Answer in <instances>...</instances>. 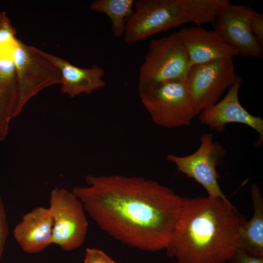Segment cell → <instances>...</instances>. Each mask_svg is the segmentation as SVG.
I'll return each mask as SVG.
<instances>
[{"label": "cell", "mask_w": 263, "mask_h": 263, "mask_svg": "<svg viewBox=\"0 0 263 263\" xmlns=\"http://www.w3.org/2000/svg\"><path fill=\"white\" fill-rule=\"evenodd\" d=\"M254 206L251 219L242 222L237 234V246L254 256H263V199L257 185L251 186Z\"/></svg>", "instance_id": "2e32d148"}, {"label": "cell", "mask_w": 263, "mask_h": 263, "mask_svg": "<svg viewBox=\"0 0 263 263\" xmlns=\"http://www.w3.org/2000/svg\"><path fill=\"white\" fill-rule=\"evenodd\" d=\"M49 208L53 220L52 244L65 251L81 246L88 223L80 200L72 191L56 187L50 193Z\"/></svg>", "instance_id": "ba28073f"}, {"label": "cell", "mask_w": 263, "mask_h": 263, "mask_svg": "<svg viewBox=\"0 0 263 263\" xmlns=\"http://www.w3.org/2000/svg\"><path fill=\"white\" fill-rule=\"evenodd\" d=\"M190 67L188 53L178 31L152 39L139 69V93L163 83L185 80Z\"/></svg>", "instance_id": "277c9868"}, {"label": "cell", "mask_w": 263, "mask_h": 263, "mask_svg": "<svg viewBox=\"0 0 263 263\" xmlns=\"http://www.w3.org/2000/svg\"><path fill=\"white\" fill-rule=\"evenodd\" d=\"M199 148L193 153L184 156L172 154L167 159L176 166L179 171L201 185L210 197H220L228 201L219 183L216 168L222 163L226 150L215 142L212 133H205L200 138Z\"/></svg>", "instance_id": "9c48e42d"}, {"label": "cell", "mask_w": 263, "mask_h": 263, "mask_svg": "<svg viewBox=\"0 0 263 263\" xmlns=\"http://www.w3.org/2000/svg\"><path fill=\"white\" fill-rule=\"evenodd\" d=\"M245 218L229 200L220 197H183L176 230L165 249L176 263H225L237 247Z\"/></svg>", "instance_id": "7a4b0ae2"}, {"label": "cell", "mask_w": 263, "mask_h": 263, "mask_svg": "<svg viewBox=\"0 0 263 263\" xmlns=\"http://www.w3.org/2000/svg\"><path fill=\"white\" fill-rule=\"evenodd\" d=\"M178 33L187 50L190 66L214 59H233L239 55L214 30L196 25L183 27Z\"/></svg>", "instance_id": "7c38bea8"}, {"label": "cell", "mask_w": 263, "mask_h": 263, "mask_svg": "<svg viewBox=\"0 0 263 263\" xmlns=\"http://www.w3.org/2000/svg\"><path fill=\"white\" fill-rule=\"evenodd\" d=\"M139 93L142 104L158 126L169 129L187 126L195 117L185 80L163 83Z\"/></svg>", "instance_id": "8992f818"}, {"label": "cell", "mask_w": 263, "mask_h": 263, "mask_svg": "<svg viewBox=\"0 0 263 263\" xmlns=\"http://www.w3.org/2000/svg\"><path fill=\"white\" fill-rule=\"evenodd\" d=\"M229 262L231 263H263V256H252L243 249L237 247Z\"/></svg>", "instance_id": "7402d4cb"}, {"label": "cell", "mask_w": 263, "mask_h": 263, "mask_svg": "<svg viewBox=\"0 0 263 263\" xmlns=\"http://www.w3.org/2000/svg\"><path fill=\"white\" fill-rule=\"evenodd\" d=\"M3 48H2V49L0 48V53H1V51L3 50Z\"/></svg>", "instance_id": "603a6c76"}, {"label": "cell", "mask_w": 263, "mask_h": 263, "mask_svg": "<svg viewBox=\"0 0 263 263\" xmlns=\"http://www.w3.org/2000/svg\"><path fill=\"white\" fill-rule=\"evenodd\" d=\"M250 30L257 42L263 48V14L256 13L250 21Z\"/></svg>", "instance_id": "ffe728a7"}, {"label": "cell", "mask_w": 263, "mask_h": 263, "mask_svg": "<svg viewBox=\"0 0 263 263\" xmlns=\"http://www.w3.org/2000/svg\"><path fill=\"white\" fill-rule=\"evenodd\" d=\"M20 113L19 85L9 46L0 54V141L6 139L11 120Z\"/></svg>", "instance_id": "9a60e30c"}, {"label": "cell", "mask_w": 263, "mask_h": 263, "mask_svg": "<svg viewBox=\"0 0 263 263\" xmlns=\"http://www.w3.org/2000/svg\"><path fill=\"white\" fill-rule=\"evenodd\" d=\"M35 51L54 64L60 72L61 92L72 97L82 94H90L94 91L104 87L105 72L94 65L89 68L76 66L67 60L34 47Z\"/></svg>", "instance_id": "4fadbf2b"}, {"label": "cell", "mask_w": 263, "mask_h": 263, "mask_svg": "<svg viewBox=\"0 0 263 263\" xmlns=\"http://www.w3.org/2000/svg\"><path fill=\"white\" fill-rule=\"evenodd\" d=\"M237 75L232 58L214 59L190 66L185 81L194 116L218 102Z\"/></svg>", "instance_id": "5b68a950"}, {"label": "cell", "mask_w": 263, "mask_h": 263, "mask_svg": "<svg viewBox=\"0 0 263 263\" xmlns=\"http://www.w3.org/2000/svg\"><path fill=\"white\" fill-rule=\"evenodd\" d=\"M73 193L97 225L127 246L166 249L176 230L183 197L157 181L120 175L85 177Z\"/></svg>", "instance_id": "6da1fadb"}, {"label": "cell", "mask_w": 263, "mask_h": 263, "mask_svg": "<svg viewBox=\"0 0 263 263\" xmlns=\"http://www.w3.org/2000/svg\"><path fill=\"white\" fill-rule=\"evenodd\" d=\"M256 13L248 5L232 4L229 1L218 9L212 22L213 30L239 55L261 58L263 48L258 43L250 28V19Z\"/></svg>", "instance_id": "30bf717a"}, {"label": "cell", "mask_w": 263, "mask_h": 263, "mask_svg": "<svg viewBox=\"0 0 263 263\" xmlns=\"http://www.w3.org/2000/svg\"><path fill=\"white\" fill-rule=\"evenodd\" d=\"M228 0H135L126 19L124 40L135 43L188 22H212L219 8Z\"/></svg>", "instance_id": "3957f363"}, {"label": "cell", "mask_w": 263, "mask_h": 263, "mask_svg": "<svg viewBox=\"0 0 263 263\" xmlns=\"http://www.w3.org/2000/svg\"><path fill=\"white\" fill-rule=\"evenodd\" d=\"M19 92V111L41 90L60 84L61 77L57 68L37 53L34 46L27 45L16 38L9 46Z\"/></svg>", "instance_id": "52a82bcc"}, {"label": "cell", "mask_w": 263, "mask_h": 263, "mask_svg": "<svg viewBox=\"0 0 263 263\" xmlns=\"http://www.w3.org/2000/svg\"><path fill=\"white\" fill-rule=\"evenodd\" d=\"M242 83L241 77L237 75L226 95L221 100L202 111L198 115V118L202 124L219 133L224 132L226 125L229 123L246 125L258 133L259 138L255 146L259 147L263 144V120L260 116L251 114L241 105L239 93Z\"/></svg>", "instance_id": "8fae6325"}, {"label": "cell", "mask_w": 263, "mask_h": 263, "mask_svg": "<svg viewBox=\"0 0 263 263\" xmlns=\"http://www.w3.org/2000/svg\"><path fill=\"white\" fill-rule=\"evenodd\" d=\"M16 31L5 12L0 13V48L9 46L15 39Z\"/></svg>", "instance_id": "ac0fdd59"}, {"label": "cell", "mask_w": 263, "mask_h": 263, "mask_svg": "<svg viewBox=\"0 0 263 263\" xmlns=\"http://www.w3.org/2000/svg\"><path fill=\"white\" fill-rule=\"evenodd\" d=\"M53 228L50 208L38 207L22 216L13 234L23 251L37 253L52 244Z\"/></svg>", "instance_id": "5bb4252c"}, {"label": "cell", "mask_w": 263, "mask_h": 263, "mask_svg": "<svg viewBox=\"0 0 263 263\" xmlns=\"http://www.w3.org/2000/svg\"><path fill=\"white\" fill-rule=\"evenodd\" d=\"M8 233L6 211L0 195V260L2 256Z\"/></svg>", "instance_id": "44dd1931"}, {"label": "cell", "mask_w": 263, "mask_h": 263, "mask_svg": "<svg viewBox=\"0 0 263 263\" xmlns=\"http://www.w3.org/2000/svg\"><path fill=\"white\" fill-rule=\"evenodd\" d=\"M84 263H117L102 250L95 248H87Z\"/></svg>", "instance_id": "d6986e66"}, {"label": "cell", "mask_w": 263, "mask_h": 263, "mask_svg": "<svg viewBox=\"0 0 263 263\" xmlns=\"http://www.w3.org/2000/svg\"><path fill=\"white\" fill-rule=\"evenodd\" d=\"M134 0H96L92 2L90 10L107 15L111 22V28L116 38L123 36L126 19L133 12Z\"/></svg>", "instance_id": "e0dca14e"}]
</instances>
